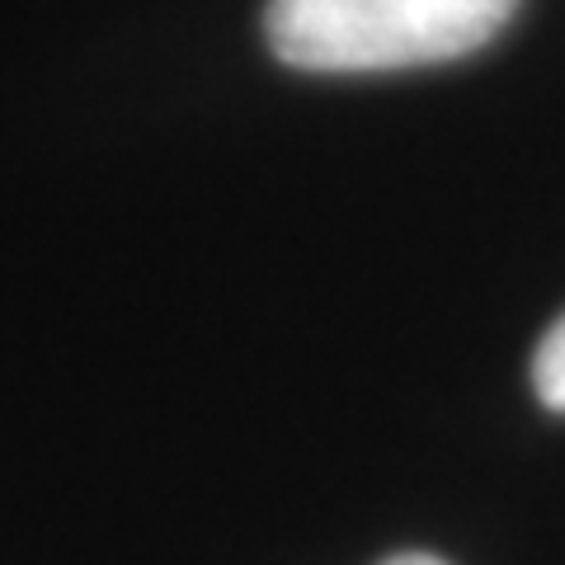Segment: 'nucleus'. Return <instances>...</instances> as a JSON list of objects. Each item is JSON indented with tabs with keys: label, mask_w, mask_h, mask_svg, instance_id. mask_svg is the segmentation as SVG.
<instances>
[{
	"label": "nucleus",
	"mask_w": 565,
	"mask_h": 565,
	"mask_svg": "<svg viewBox=\"0 0 565 565\" xmlns=\"http://www.w3.org/2000/svg\"><path fill=\"white\" fill-rule=\"evenodd\" d=\"M519 0H269L264 33L282 66L316 76L434 66L500 39Z\"/></svg>",
	"instance_id": "nucleus-1"
},
{
	"label": "nucleus",
	"mask_w": 565,
	"mask_h": 565,
	"mask_svg": "<svg viewBox=\"0 0 565 565\" xmlns=\"http://www.w3.org/2000/svg\"><path fill=\"white\" fill-rule=\"evenodd\" d=\"M533 392L546 411L565 415V316L542 334V344L533 353Z\"/></svg>",
	"instance_id": "nucleus-2"
},
{
	"label": "nucleus",
	"mask_w": 565,
	"mask_h": 565,
	"mask_svg": "<svg viewBox=\"0 0 565 565\" xmlns=\"http://www.w3.org/2000/svg\"><path fill=\"white\" fill-rule=\"evenodd\" d=\"M382 565H448V561H438V556H429V552H401V556L382 561Z\"/></svg>",
	"instance_id": "nucleus-3"
}]
</instances>
